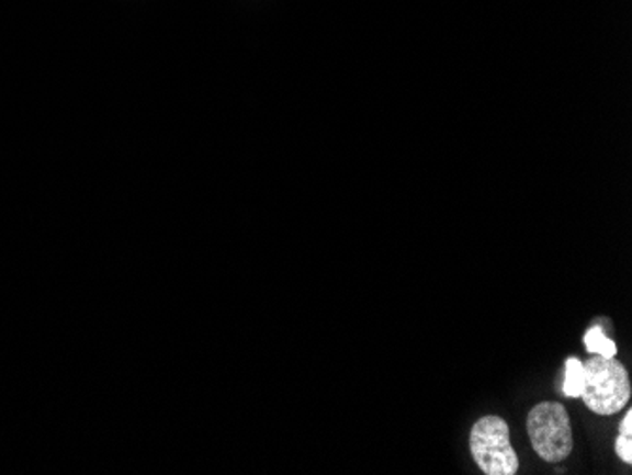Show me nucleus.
I'll return each mask as SVG.
<instances>
[{
  "instance_id": "1",
  "label": "nucleus",
  "mask_w": 632,
  "mask_h": 475,
  "mask_svg": "<svg viewBox=\"0 0 632 475\" xmlns=\"http://www.w3.org/2000/svg\"><path fill=\"white\" fill-rule=\"evenodd\" d=\"M585 406L597 415H613L621 411L631 399V381L627 370L616 359L592 357L584 364Z\"/></svg>"
},
{
  "instance_id": "2",
  "label": "nucleus",
  "mask_w": 632,
  "mask_h": 475,
  "mask_svg": "<svg viewBox=\"0 0 632 475\" xmlns=\"http://www.w3.org/2000/svg\"><path fill=\"white\" fill-rule=\"evenodd\" d=\"M470 449L483 474L516 475L519 472V459L509 441L508 422L498 415H487L475 422Z\"/></svg>"
},
{
  "instance_id": "3",
  "label": "nucleus",
  "mask_w": 632,
  "mask_h": 475,
  "mask_svg": "<svg viewBox=\"0 0 632 475\" xmlns=\"http://www.w3.org/2000/svg\"><path fill=\"white\" fill-rule=\"evenodd\" d=\"M530 441L538 456L543 461L557 464L571 456L574 449L571 417L563 404L542 402L530 409L527 419Z\"/></svg>"
},
{
  "instance_id": "4",
  "label": "nucleus",
  "mask_w": 632,
  "mask_h": 475,
  "mask_svg": "<svg viewBox=\"0 0 632 475\" xmlns=\"http://www.w3.org/2000/svg\"><path fill=\"white\" fill-rule=\"evenodd\" d=\"M584 362L579 359L566 360L564 365V385L563 391L568 398H579L584 391Z\"/></svg>"
},
{
  "instance_id": "5",
  "label": "nucleus",
  "mask_w": 632,
  "mask_h": 475,
  "mask_svg": "<svg viewBox=\"0 0 632 475\" xmlns=\"http://www.w3.org/2000/svg\"><path fill=\"white\" fill-rule=\"evenodd\" d=\"M585 344H587L589 352H595V354H600V357H606V359H613L616 352H618L616 343H613L612 339L606 338L605 331L600 330L598 326L585 333Z\"/></svg>"
},
{
  "instance_id": "6",
  "label": "nucleus",
  "mask_w": 632,
  "mask_h": 475,
  "mask_svg": "<svg viewBox=\"0 0 632 475\" xmlns=\"http://www.w3.org/2000/svg\"><path fill=\"white\" fill-rule=\"evenodd\" d=\"M616 451H618V455L621 461L625 462V464H631L632 436L619 434L618 441H616Z\"/></svg>"
},
{
  "instance_id": "7",
  "label": "nucleus",
  "mask_w": 632,
  "mask_h": 475,
  "mask_svg": "<svg viewBox=\"0 0 632 475\" xmlns=\"http://www.w3.org/2000/svg\"><path fill=\"white\" fill-rule=\"evenodd\" d=\"M619 432L623 436H632V411H627L625 419H623L621 427H619Z\"/></svg>"
}]
</instances>
